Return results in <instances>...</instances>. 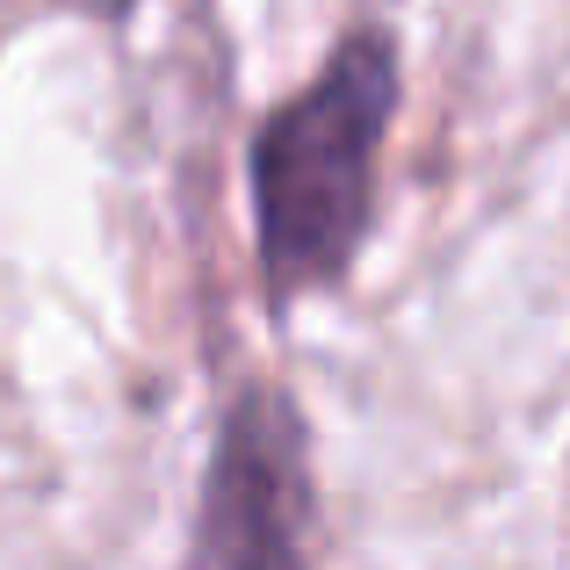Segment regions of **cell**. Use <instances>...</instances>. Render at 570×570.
Returning a JSON list of instances; mask_svg holds the SVG:
<instances>
[{
  "label": "cell",
  "instance_id": "obj_3",
  "mask_svg": "<svg viewBox=\"0 0 570 570\" xmlns=\"http://www.w3.org/2000/svg\"><path fill=\"white\" fill-rule=\"evenodd\" d=\"M80 8H95V14H124L130 0H80Z\"/></svg>",
  "mask_w": 570,
  "mask_h": 570
},
{
  "label": "cell",
  "instance_id": "obj_2",
  "mask_svg": "<svg viewBox=\"0 0 570 570\" xmlns=\"http://www.w3.org/2000/svg\"><path fill=\"white\" fill-rule=\"evenodd\" d=\"M304 412L275 383H246L217 419L188 570H311Z\"/></svg>",
  "mask_w": 570,
  "mask_h": 570
},
{
  "label": "cell",
  "instance_id": "obj_1",
  "mask_svg": "<svg viewBox=\"0 0 570 570\" xmlns=\"http://www.w3.org/2000/svg\"><path fill=\"white\" fill-rule=\"evenodd\" d=\"M397 116V43L354 29L253 138V238L275 311L354 267L376 217V159Z\"/></svg>",
  "mask_w": 570,
  "mask_h": 570
}]
</instances>
